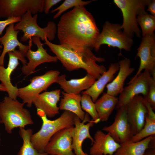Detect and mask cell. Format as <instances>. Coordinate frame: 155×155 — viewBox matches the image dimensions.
Returning <instances> with one entry per match:
<instances>
[{
  "mask_svg": "<svg viewBox=\"0 0 155 155\" xmlns=\"http://www.w3.org/2000/svg\"><path fill=\"white\" fill-rule=\"evenodd\" d=\"M145 101L147 113L144 125L139 133L132 136L130 141L138 142L155 134V113L149 104Z\"/></svg>",
  "mask_w": 155,
  "mask_h": 155,
  "instance_id": "obj_27",
  "label": "cell"
},
{
  "mask_svg": "<svg viewBox=\"0 0 155 155\" xmlns=\"http://www.w3.org/2000/svg\"><path fill=\"white\" fill-rule=\"evenodd\" d=\"M153 110L155 108V79L152 76L149 79V88L147 95L143 97Z\"/></svg>",
  "mask_w": 155,
  "mask_h": 155,
  "instance_id": "obj_32",
  "label": "cell"
},
{
  "mask_svg": "<svg viewBox=\"0 0 155 155\" xmlns=\"http://www.w3.org/2000/svg\"><path fill=\"white\" fill-rule=\"evenodd\" d=\"M94 0L84 1L81 0H65L59 7L52 10L51 13H53L57 11V12L53 16V18H58L63 12L72 8L78 6H84Z\"/></svg>",
  "mask_w": 155,
  "mask_h": 155,
  "instance_id": "obj_31",
  "label": "cell"
},
{
  "mask_svg": "<svg viewBox=\"0 0 155 155\" xmlns=\"http://www.w3.org/2000/svg\"><path fill=\"white\" fill-rule=\"evenodd\" d=\"M37 112L42 120V124L40 130L32 134L31 140L34 148L39 153H43L53 135L61 129L74 125L76 115L70 112L65 111L58 118L51 120L41 110L37 109Z\"/></svg>",
  "mask_w": 155,
  "mask_h": 155,
  "instance_id": "obj_3",
  "label": "cell"
},
{
  "mask_svg": "<svg viewBox=\"0 0 155 155\" xmlns=\"http://www.w3.org/2000/svg\"><path fill=\"white\" fill-rule=\"evenodd\" d=\"M63 97L59 104L60 110L68 111L75 115L81 121L84 119L85 113L82 109L80 94L67 93L63 91Z\"/></svg>",
  "mask_w": 155,
  "mask_h": 155,
  "instance_id": "obj_25",
  "label": "cell"
},
{
  "mask_svg": "<svg viewBox=\"0 0 155 155\" xmlns=\"http://www.w3.org/2000/svg\"><path fill=\"white\" fill-rule=\"evenodd\" d=\"M89 115L85 114L83 121L75 116L74 119V128L72 135V147L75 155H81L82 145L83 141L86 139H90L92 144L94 142L93 138L91 135L90 129L95 123L92 120H90Z\"/></svg>",
  "mask_w": 155,
  "mask_h": 155,
  "instance_id": "obj_17",
  "label": "cell"
},
{
  "mask_svg": "<svg viewBox=\"0 0 155 155\" xmlns=\"http://www.w3.org/2000/svg\"><path fill=\"white\" fill-rule=\"evenodd\" d=\"M93 139L90 150L91 155H113L121 146L109 133L100 130L96 131Z\"/></svg>",
  "mask_w": 155,
  "mask_h": 155,
  "instance_id": "obj_20",
  "label": "cell"
},
{
  "mask_svg": "<svg viewBox=\"0 0 155 155\" xmlns=\"http://www.w3.org/2000/svg\"><path fill=\"white\" fill-rule=\"evenodd\" d=\"M148 6L147 10L150 12L151 15L155 16V0H152Z\"/></svg>",
  "mask_w": 155,
  "mask_h": 155,
  "instance_id": "obj_35",
  "label": "cell"
},
{
  "mask_svg": "<svg viewBox=\"0 0 155 155\" xmlns=\"http://www.w3.org/2000/svg\"><path fill=\"white\" fill-rule=\"evenodd\" d=\"M144 155H155V148H152V149L145 152Z\"/></svg>",
  "mask_w": 155,
  "mask_h": 155,
  "instance_id": "obj_36",
  "label": "cell"
},
{
  "mask_svg": "<svg viewBox=\"0 0 155 155\" xmlns=\"http://www.w3.org/2000/svg\"><path fill=\"white\" fill-rule=\"evenodd\" d=\"M136 57L140 59V65L137 72L128 83L132 81L144 69L148 71L155 79V36L154 33L145 35L137 49Z\"/></svg>",
  "mask_w": 155,
  "mask_h": 155,
  "instance_id": "obj_10",
  "label": "cell"
},
{
  "mask_svg": "<svg viewBox=\"0 0 155 155\" xmlns=\"http://www.w3.org/2000/svg\"><path fill=\"white\" fill-rule=\"evenodd\" d=\"M119 69L118 63L111 64L108 70L104 72L89 88L82 93L89 95L95 102L108 83L113 80L115 74L119 71Z\"/></svg>",
  "mask_w": 155,
  "mask_h": 155,
  "instance_id": "obj_23",
  "label": "cell"
},
{
  "mask_svg": "<svg viewBox=\"0 0 155 155\" xmlns=\"http://www.w3.org/2000/svg\"><path fill=\"white\" fill-rule=\"evenodd\" d=\"M14 25L12 24L9 25L6 29L4 35L0 38V43L3 48V51L0 55V65L4 66V59L7 53L15 50L18 46L19 50L26 53L32 45V38L29 40V44L26 45L20 42L18 39L19 30H16Z\"/></svg>",
  "mask_w": 155,
  "mask_h": 155,
  "instance_id": "obj_19",
  "label": "cell"
},
{
  "mask_svg": "<svg viewBox=\"0 0 155 155\" xmlns=\"http://www.w3.org/2000/svg\"><path fill=\"white\" fill-rule=\"evenodd\" d=\"M122 30L121 24L105 22L94 44V50L97 52L102 45L105 44L117 48L120 51L123 49L127 51H130L133 40Z\"/></svg>",
  "mask_w": 155,
  "mask_h": 155,
  "instance_id": "obj_7",
  "label": "cell"
},
{
  "mask_svg": "<svg viewBox=\"0 0 155 155\" xmlns=\"http://www.w3.org/2000/svg\"><path fill=\"white\" fill-rule=\"evenodd\" d=\"M21 20V17L9 18L2 21H0V38L3 32L6 27L15 23L19 22Z\"/></svg>",
  "mask_w": 155,
  "mask_h": 155,
  "instance_id": "obj_33",
  "label": "cell"
},
{
  "mask_svg": "<svg viewBox=\"0 0 155 155\" xmlns=\"http://www.w3.org/2000/svg\"><path fill=\"white\" fill-rule=\"evenodd\" d=\"M32 42L37 47L36 51H32L30 47L26 54V57L29 62L21 68L22 73L26 75H28L33 73L36 67L46 62H56L58 59L56 56L49 55L43 46V44L40 39L37 37L32 38Z\"/></svg>",
  "mask_w": 155,
  "mask_h": 155,
  "instance_id": "obj_16",
  "label": "cell"
},
{
  "mask_svg": "<svg viewBox=\"0 0 155 155\" xmlns=\"http://www.w3.org/2000/svg\"><path fill=\"white\" fill-rule=\"evenodd\" d=\"M118 63L119 69L117 75L106 86V93L115 97L122 91L125 80L135 71L134 67H130L131 61L129 59H123L119 61Z\"/></svg>",
  "mask_w": 155,
  "mask_h": 155,
  "instance_id": "obj_21",
  "label": "cell"
},
{
  "mask_svg": "<svg viewBox=\"0 0 155 155\" xmlns=\"http://www.w3.org/2000/svg\"><path fill=\"white\" fill-rule=\"evenodd\" d=\"M41 155H54L50 154H48L47 153L44 152V153H42L41 154Z\"/></svg>",
  "mask_w": 155,
  "mask_h": 155,
  "instance_id": "obj_39",
  "label": "cell"
},
{
  "mask_svg": "<svg viewBox=\"0 0 155 155\" xmlns=\"http://www.w3.org/2000/svg\"><path fill=\"white\" fill-rule=\"evenodd\" d=\"M60 93L59 89L45 91L36 97L33 104L37 109L42 111L47 117H54L59 113L57 104L60 100Z\"/></svg>",
  "mask_w": 155,
  "mask_h": 155,
  "instance_id": "obj_18",
  "label": "cell"
},
{
  "mask_svg": "<svg viewBox=\"0 0 155 155\" xmlns=\"http://www.w3.org/2000/svg\"><path fill=\"white\" fill-rule=\"evenodd\" d=\"M37 13L32 16L31 12L28 11L21 17V20L15 25V30H21L23 32L20 38L21 41L26 42L33 37H38L44 41L46 37L50 41L55 38L57 31L55 23L50 21L46 27L42 28L37 24Z\"/></svg>",
  "mask_w": 155,
  "mask_h": 155,
  "instance_id": "obj_6",
  "label": "cell"
},
{
  "mask_svg": "<svg viewBox=\"0 0 155 155\" xmlns=\"http://www.w3.org/2000/svg\"><path fill=\"white\" fill-rule=\"evenodd\" d=\"M44 0H0V18L21 17L27 11L32 14L44 11Z\"/></svg>",
  "mask_w": 155,
  "mask_h": 155,
  "instance_id": "obj_9",
  "label": "cell"
},
{
  "mask_svg": "<svg viewBox=\"0 0 155 155\" xmlns=\"http://www.w3.org/2000/svg\"><path fill=\"white\" fill-rule=\"evenodd\" d=\"M74 126L60 130L51 137L44 152L54 155H75L72 147Z\"/></svg>",
  "mask_w": 155,
  "mask_h": 155,
  "instance_id": "obj_14",
  "label": "cell"
},
{
  "mask_svg": "<svg viewBox=\"0 0 155 155\" xmlns=\"http://www.w3.org/2000/svg\"><path fill=\"white\" fill-rule=\"evenodd\" d=\"M151 76L146 70L141 72L132 81L127 83V86L124 87L119 94L118 103L115 107L117 110L127 106L135 96L140 94L144 96L147 94L149 86V79Z\"/></svg>",
  "mask_w": 155,
  "mask_h": 155,
  "instance_id": "obj_11",
  "label": "cell"
},
{
  "mask_svg": "<svg viewBox=\"0 0 155 155\" xmlns=\"http://www.w3.org/2000/svg\"><path fill=\"white\" fill-rule=\"evenodd\" d=\"M3 48V46L1 45H0V49H2ZM1 52V51H0V53Z\"/></svg>",
  "mask_w": 155,
  "mask_h": 155,
  "instance_id": "obj_40",
  "label": "cell"
},
{
  "mask_svg": "<svg viewBox=\"0 0 155 155\" xmlns=\"http://www.w3.org/2000/svg\"><path fill=\"white\" fill-rule=\"evenodd\" d=\"M60 73L58 70H51L42 75L33 77L30 80L29 84L18 88V96L22 100V102L26 104L28 107H31L36 97L56 82Z\"/></svg>",
  "mask_w": 155,
  "mask_h": 155,
  "instance_id": "obj_8",
  "label": "cell"
},
{
  "mask_svg": "<svg viewBox=\"0 0 155 155\" xmlns=\"http://www.w3.org/2000/svg\"><path fill=\"white\" fill-rule=\"evenodd\" d=\"M102 129L120 145L130 141L133 135L127 118V106L118 109L113 122Z\"/></svg>",
  "mask_w": 155,
  "mask_h": 155,
  "instance_id": "obj_12",
  "label": "cell"
},
{
  "mask_svg": "<svg viewBox=\"0 0 155 155\" xmlns=\"http://www.w3.org/2000/svg\"><path fill=\"white\" fill-rule=\"evenodd\" d=\"M0 91L7 92L6 88L1 84H0Z\"/></svg>",
  "mask_w": 155,
  "mask_h": 155,
  "instance_id": "obj_37",
  "label": "cell"
},
{
  "mask_svg": "<svg viewBox=\"0 0 155 155\" xmlns=\"http://www.w3.org/2000/svg\"><path fill=\"white\" fill-rule=\"evenodd\" d=\"M1 135L0 134V145L1 144Z\"/></svg>",
  "mask_w": 155,
  "mask_h": 155,
  "instance_id": "obj_41",
  "label": "cell"
},
{
  "mask_svg": "<svg viewBox=\"0 0 155 155\" xmlns=\"http://www.w3.org/2000/svg\"><path fill=\"white\" fill-rule=\"evenodd\" d=\"M44 44L47 45L56 55L63 65L67 70L72 71L83 69L87 73L96 80L107 70L103 65H99L96 62L105 61L104 58L96 56L92 52L80 53L51 42L46 37Z\"/></svg>",
  "mask_w": 155,
  "mask_h": 155,
  "instance_id": "obj_2",
  "label": "cell"
},
{
  "mask_svg": "<svg viewBox=\"0 0 155 155\" xmlns=\"http://www.w3.org/2000/svg\"><path fill=\"white\" fill-rule=\"evenodd\" d=\"M19 133L23 140V144L20 147L17 155H41L34 147L31 140L33 134L31 128L25 129L24 128H19Z\"/></svg>",
  "mask_w": 155,
  "mask_h": 155,
  "instance_id": "obj_28",
  "label": "cell"
},
{
  "mask_svg": "<svg viewBox=\"0 0 155 155\" xmlns=\"http://www.w3.org/2000/svg\"><path fill=\"white\" fill-rule=\"evenodd\" d=\"M137 22L140 26L142 36L154 33L155 29V16L146 12L137 17Z\"/></svg>",
  "mask_w": 155,
  "mask_h": 155,
  "instance_id": "obj_29",
  "label": "cell"
},
{
  "mask_svg": "<svg viewBox=\"0 0 155 155\" xmlns=\"http://www.w3.org/2000/svg\"><path fill=\"white\" fill-rule=\"evenodd\" d=\"M65 74L59 75L55 83L60 85L65 92L76 94H79L82 91L88 89L96 80L93 77L88 74L83 78L69 80H67Z\"/></svg>",
  "mask_w": 155,
  "mask_h": 155,
  "instance_id": "obj_22",
  "label": "cell"
},
{
  "mask_svg": "<svg viewBox=\"0 0 155 155\" xmlns=\"http://www.w3.org/2000/svg\"><path fill=\"white\" fill-rule=\"evenodd\" d=\"M118 98L104 93L94 102L100 121H106L115 108Z\"/></svg>",
  "mask_w": 155,
  "mask_h": 155,
  "instance_id": "obj_26",
  "label": "cell"
},
{
  "mask_svg": "<svg viewBox=\"0 0 155 155\" xmlns=\"http://www.w3.org/2000/svg\"><path fill=\"white\" fill-rule=\"evenodd\" d=\"M81 155H88L87 154L84 152L83 150L81 151Z\"/></svg>",
  "mask_w": 155,
  "mask_h": 155,
  "instance_id": "obj_38",
  "label": "cell"
},
{
  "mask_svg": "<svg viewBox=\"0 0 155 155\" xmlns=\"http://www.w3.org/2000/svg\"><path fill=\"white\" fill-rule=\"evenodd\" d=\"M24 104L8 96L0 102V123L4 125L8 133H12L14 128H25L33 124L30 112L24 107Z\"/></svg>",
  "mask_w": 155,
  "mask_h": 155,
  "instance_id": "obj_4",
  "label": "cell"
},
{
  "mask_svg": "<svg viewBox=\"0 0 155 155\" xmlns=\"http://www.w3.org/2000/svg\"><path fill=\"white\" fill-rule=\"evenodd\" d=\"M61 1V0H44V11L48 14L52 7Z\"/></svg>",
  "mask_w": 155,
  "mask_h": 155,
  "instance_id": "obj_34",
  "label": "cell"
},
{
  "mask_svg": "<svg viewBox=\"0 0 155 155\" xmlns=\"http://www.w3.org/2000/svg\"><path fill=\"white\" fill-rule=\"evenodd\" d=\"M57 33L59 44L80 53L91 51L100 33L94 17L83 6L61 16Z\"/></svg>",
  "mask_w": 155,
  "mask_h": 155,
  "instance_id": "obj_1",
  "label": "cell"
},
{
  "mask_svg": "<svg viewBox=\"0 0 155 155\" xmlns=\"http://www.w3.org/2000/svg\"><path fill=\"white\" fill-rule=\"evenodd\" d=\"M151 0H114V3L121 10L123 17L121 28L123 32L132 38L135 34L141 37V31L137 17L146 12L145 8Z\"/></svg>",
  "mask_w": 155,
  "mask_h": 155,
  "instance_id": "obj_5",
  "label": "cell"
},
{
  "mask_svg": "<svg viewBox=\"0 0 155 155\" xmlns=\"http://www.w3.org/2000/svg\"><path fill=\"white\" fill-rule=\"evenodd\" d=\"M9 60L7 67L0 65V81L1 84L6 88L9 98L16 100L18 97V88L12 84L11 81V74L19 65L18 60L22 63L23 65L27 63L26 59V53L19 50H15L8 53Z\"/></svg>",
  "mask_w": 155,
  "mask_h": 155,
  "instance_id": "obj_13",
  "label": "cell"
},
{
  "mask_svg": "<svg viewBox=\"0 0 155 155\" xmlns=\"http://www.w3.org/2000/svg\"><path fill=\"white\" fill-rule=\"evenodd\" d=\"M127 113L133 135L142 130L145 123L147 110L143 97L138 95L131 99L127 105Z\"/></svg>",
  "mask_w": 155,
  "mask_h": 155,
  "instance_id": "obj_15",
  "label": "cell"
},
{
  "mask_svg": "<svg viewBox=\"0 0 155 155\" xmlns=\"http://www.w3.org/2000/svg\"><path fill=\"white\" fill-rule=\"evenodd\" d=\"M155 140V135L136 142L128 141L121 144L114 155H144Z\"/></svg>",
  "mask_w": 155,
  "mask_h": 155,
  "instance_id": "obj_24",
  "label": "cell"
},
{
  "mask_svg": "<svg viewBox=\"0 0 155 155\" xmlns=\"http://www.w3.org/2000/svg\"><path fill=\"white\" fill-rule=\"evenodd\" d=\"M81 105L82 109L87 112L92 118L96 124L99 123L100 120L96 111L95 103L91 96L86 94H82L81 96Z\"/></svg>",
  "mask_w": 155,
  "mask_h": 155,
  "instance_id": "obj_30",
  "label": "cell"
}]
</instances>
